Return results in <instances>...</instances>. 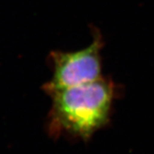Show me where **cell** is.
<instances>
[{"label":"cell","mask_w":154,"mask_h":154,"mask_svg":"<svg viewBox=\"0 0 154 154\" xmlns=\"http://www.w3.org/2000/svg\"><path fill=\"white\" fill-rule=\"evenodd\" d=\"M116 87L112 79L103 76L91 83L48 94L51 97L47 120L50 136L88 141L109 124Z\"/></svg>","instance_id":"cell-1"},{"label":"cell","mask_w":154,"mask_h":154,"mask_svg":"<svg viewBox=\"0 0 154 154\" xmlns=\"http://www.w3.org/2000/svg\"><path fill=\"white\" fill-rule=\"evenodd\" d=\"M103 46L102 35L99 31L94 29L93 40L85 48L69 52L52 51L49 58L53 74L43 85V91L48 94L102 78L101 51Z\"/></svg>","instance_id":"cell-2"}]
</instances>
